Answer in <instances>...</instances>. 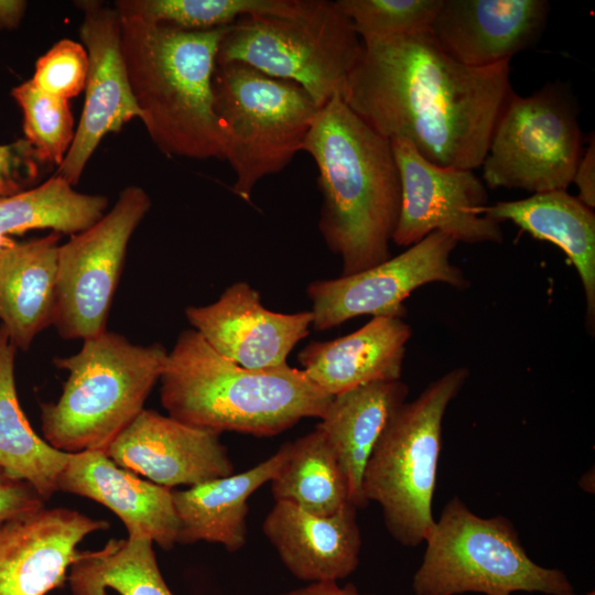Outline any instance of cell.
Masks as SVG:
<instances>
[{"mask_svg":"<svg viewBox=\"0 0 595 595\" xmlns=\"http://www.w3.org/2000/svg\"><path fill=\"white\" fill-rule=\"evenodd\" d=\"M512 94L510 61L466 66L424 31L361 41L342 98L380 136L408 140L436 165L475 171Z\"/></svg>","mask_w":595,"mask_h":595,"instance_id":"6da1fadb","label":"cell"},{"mask_svg":"<svg viewBox=\"0 0 595 595\" xmlns=\"http://www.w3.org/2000/svg\"><path fill=\"white\" fill-rule=\"evenodd\" d=\"M302 151L317 166L318 229L327 248L340 258L342 275L391 258L401 183L390 140L337 95L320 108Z\"/></svg>","mask_w":595,"mask_h":595,"instance_id":"7a4b0ae2","label":"cell"},{"mask_svg":"<svg viewBox=\"0 0 595 595\" xmlns=\"http://www.w3.org/2000/svg\"><path fill=\"white\" fill-rule=\"evenodd\" d=\"M160 398L169 415L191 426L273 436L305 418L322 419L332 396L289 364L247 369L214 350L195 329L167 351Z\"/></svg>","mask_w":595,"mask_h":595,"instance_id":"3957f363","label":"cell"},{"mask_svg":"<svg viewBox=\"0 0 595 595\" xmlns=\"http://www.w3.org/2000/svg\"><path fill=\"white\" fill-rule=\"evenodd\" d=\"M120 22L129 83L155 147L170 158L224 160L213 75L230 25L186 31L125 15Z\"/></svg>","mask_w":595,"mask_h":595,"instance_id":"277c9868","label":"cell"},{"mask_svg":"<svg viewBox=\"0 0 595 595\" xmlns=\"http://www.w3.org/2000/svg\"><path fill=\"white\" fill-rule=\"evenodd\" d=\"M166 356L159 343L136 345L106 329L75 355L54 358L68 377L60 398L41 404L44 440L66 453H105L144 409Z\"/></svg>","mask_w":595,"mask_h":595,"instance_id":"5b68a950","label":"cell"},{"mask_svg":"<svg viewBox=\"0 0 595 595\" xmlns=\"http://www.w3.org/2000/svg\"><path fill=\"white\" fill-rule=\"evenodd\" d=\"M455 367L432 381L414 400L392 414L363 476V496L380 506L386 529L403 547L423 543L435 519L432 512L442 452L443 419L467 379Z\"/></svg>","mask_w":595,"mask_h":595,"instance_id":"8992f818","label":"cell"},{"mask_svg":"<svg viewBox=\"0 0 595 595\" xmlns=\"http://www.w3.org/2000/svg\"><path fill=\"white\" fill-rule=\"evenodd\" d=\"M423 543L413 595L575 594L565 572L529 556L508 518L480 517L458 497L445 504Z\"/></svg>","mask_w":595,"mask_h":595,"instance_id":"52a82bcc","label":"cell"},{"mask_svg":"<svg viewBox=\"0 0 595 595\" xmlns=\"http://www.w3.org/2000/svg\"><path fill=\"white\" fill-rule=\"evenodd\" d=\"M361 40L336 1L296 0L280 14L248 15L220 41L216 65L238 62L301 86L318 108L343 96Z\"/></svg>","mask_w":595,"mask_h":595,"instance_id":"ba28073f","label":"cell"},{"mask_svg":"<svg viewBox=\"0 0 595 595\" xmlns=\"http://www.w3.org/2000/svg\"><path fill=\"white\" fill-rule=\"evenodd\" d=\"M213 94L224 160L235 173L232 191L249 202L261 178L302 151L320 108L298 84L238 62L216 65Z\"/></svg>","mask_w":595,"mask_h":595,"instance_id":"9c48e42d","label":"cell"},{"mask_svg":"<svg viewBox=\"0 0 595 595\" xmlns=\"http://www.w3.org/2000/svg\"><path fill=\"white\" fill-rule=\"evenodd\" d=\"M578 113L569 84L548 83L526 97L513 91L482 164L484 184L533 194L566 191L583 154Z\"/></svg>","mask_w":595,"mask_h":595,"instance_id":"30bf717a","label":"cell"},{"mask_svg":"<svg viewBox=\"0 0 595 595\" xmlns=\"http://www.w3.org/2000/svg\"><path fill=\"white\" fill-rule=\"evenodd\" d=\"M150 207L142 187L127 186L98 221L60 245L53 325L63 338L106 331L130 238Z\"/></svg>","mask_w":595,"mask_h":595,"instance_id":"8fae6325","label":"cell"},{"mask_svg":"<svg viewBox=\"0 0 595 595\" xmlns=\"http://www.w3.org/2000/svg\"><path fill=\"white\" fill-rule=\"evenodd\" d=\"M456 245L450 236L434 231L375 267L311 282L306 295L312 303V327L326 331L364 315L403 318L404 301L430 283L467 289L468 279L451 261Z\"/></svg>","mask_w":595,"mask_h":595,"instance_id":"7c38bea8","label":"cell"},{"mask_svg":"<svg viewBox=\"0 0 595 595\" xmlns=\"http://www.w3.org/2000/svg\"><path fill=\"white\" fill-rule=\"evenodd\" d=\"M390 143L401 183L392 242L410 247L439 231L457 244H501L500 223L477 213L488 193L474 170L436 165L404 139Z\"/></svg>","mask_w":595,"mask_h":595,"instance_id":"4fadbf2b","label":"cell"},{"mask_svg":"<svg viewBox=\"0 0 595 595\" xmlns=\"http://www.w3.org/2000/svg\"><path fill=\"white\" fill-rule=\"evenodd\" d=\"M76 6L83 12L79 35L88 55L85 102L72 145L56 173L74 186L105 136L140 119L123 60L118 11L100 1H78Z\"/></svg>","mask_w":595,"mask_h":595,"instance_id":"5bb4252c","label":"cell"},{"mask_svg":"<svg viewBox=\"0 0 595 595\" xmlns=\"http://www.w3.org/2000/svg\"><path fill=\"white\" fill-rule=\"evenodd\" d=\"M105 454L120 467L172 489L234 474L220 433L143 409Z\"/></svg>","mask_w":595,"mask_h":595,"instance_id":"9a60e30c","label":"cell"},{"mask_svg":"<svg viewBox=\"0 0 595 595\" xmlns=\"http://www.w3.org/2000/svg\"><path fill=\"white\" fill-rule=\"evenodd\" d=\"M185 316L214 350L247 369L288 364V356L310 334L313 322L311 311L268 310L259 292L245 281L226 288L210 304L187 306Z\"/></svg>","mask_w":595,"mask_h":595,"instance_id":"2e32d148","label":"cell"},{"mask_svg":"<svg viewBox=\"0 0 595 595\" xmlns=\"http://www.w3.org/2000/svg\"><path fill=\"white\" fill-rule=\"evenodd\" d=\"M109 523L67 508H41L0 527V595H45L67 581L86 536Z\"/></svg>","mask_w":595,"mask_h":595,"instance_id":"e0dca14e","label":"cell"},{"mask_svg":"<svg viewBox=\"0 0 595 595\" xmlns=\"http://www.w3.org/2000/svg\"><path fill=\"white\" fill-rule=\"evenodd\" d=\"M549 13L547 0H443L430 31L458 63L487 67L533 46Z\"/></svg>","mask_w":595,"mask_h":595,"instance_id":"ac0fdd59","label":"cell"},{"mask_svg":"<svg viewBox=\"0 0 595 595\" xmlns=\"http://www.w3.org/2000/svg\"><path fill=\"white\" fill-rule=\"evenodd\" d=\"M353 504L318 516L288 501H275L262 523V532L285 569L310 583L338 582L359 565L363 545Z\"/></svg>","mask_w":595,"mask_h":595,"instance_id":"d6986e66","label":"cell"},{"mask_svg":"<svg viewBox=\"0 0 595 595\" xmlns=\"http://www.w3.org/2000/svg\"><path fill=\"white\" fill-rule=\"evenodd\" d=\"M57 490L104 505L123 522L130 538L150 539L163 550L177 543L172 489L140 479L101 451L69 453Z\"/></svg>","mask_w":595,"mask_h":595,"instance_id":"ffe728a7","label":"cell"},{"mask_svg":"<svg viewBox=\"0 0 595 595\" xmlns=\"http://www.w3.org/2000/svg\"><path fill=\"white\" fill-rule=\"evenodd\" d=\"M411 336L403 318L377 316L346 336L309 343L298 361L318 388L334 397L367 383L400 380Z\"/></svg>","mask_w":595,"mask_h":595,"instance_id":"44dd1931","label":"cell"},{"mask_svg":"<svg viewBox=\"0 0 595 595\" xmlns=\"http://www.w3.org/2000/svg\"><path fill=\"white\" fill-rule=\"evenodd\" d=\"M290 442L258 465L238 474L208 480L184 490H172L180 528L177 543L198 541L221 544L236 552L247 543L248 499L270 483L288 457Z\"/></svg>","mask_w":595,"mask_h":595,"instance_id":"7402d4cb","label":"cell"},{"mask_svg":"<svg viewBox=\"0 0 595 595\" xmlns=\"http://www.w3.org/2000/svg\"><path fill=\"white\" fill-rule=\"evenodd\" d=\"M477 213L498 223L511 221L539 240L559 247L574 266L586 301V326L595 328V214L566 191L536 193L497 202Z\"/></svg>","mask_w":595,"mask_h":595,"instance_id":"603a6c76","label":"cell"},{"mask_svg":"<svg viewBox=\"0 0 595 595\" xmlns=\"http://www.w3.org/2000/svg\"><path fill=\"white\" fill-rule=\"evenodd\" d=\"M61 235L3 248L0 257V321L10 342L28 350L35 336L53 325Z\"/></svg>","mask_w":595,"mask_h":595,"instance_id":"cb8c5ba5","label":"cell"},{"mask_svg":"<svg viewBox=\"0 0 595 595\" xmlns=\"http://www.w3.org/2000/svg\"><path fill=\"white\" fill-rule=\"evenodd\" d=\"M409 387L400 380L378 381L334 396L316 425L325 434L346 476L350 502L367 506L363 496L366 464Z\"/></svg>","mask_w":595,"mask_h":595,"instance_id":"d4e9b609","label":"cell"},{"mask_svg":"<svg viewBox=\"0 0 595 595\" xmlns=\"http://www.w3.org/2000/svg\"><path fill=\"white\" fill-rule=\"evenodd\" d=\"M15 351L0 326V469L30 484L46 500L57 490L69 453L41 439L21 409L14 379Z\"/></svg>","mask_w":595,"mask_h":595,"instance_id":"484cf974","label":"cell"},{"mask_svg":"<svg viewBox=\"0 0 595 595\" xmlns=\"http://www.w3.org/2000/svg\"><path fill=\"white\" fill-rule=\"evenodd\" d=\"M107 207L106 196L79 193L55 174L35 187L0 196V248L15 244L10 236L34 229L76 235L98 221Z\"/></svg>","mask_w":595,"mask_h":595,"instance_id":"4316f807","label":"cell"},{"mask_svg":"<svg viewBox=\"0 0 595 595\" xmlns=\"http://www.w3.org/2000/svg\"><path fill=\"white\" fill-rule=\"evenodd\" d=\"M270 486L275 501L291 502L313 515H333L351 504L346 476L317 426L290 442L288 457Z\"/></svg>","mask_w":595,"mask_h":595,"instance_id":"83f0119b","label":"cell"},{"mask_svg":"<svg viewBox=\"0 0 595 595\" xmlns=\"http://www.w3.org/2000/svg\"><path fill=\"white\" fill-rule=\"evenodd\" d=\"M72 595H174L164 581L153 542L145 538L110 539L96 551H79L67 575Z\"/></svg>","mask_w":595,"mask_h":595,"instance_id":"f1b7e54d","label":"cell"},{"mask_svg":"<svg viewBox=\"0 0 595 595\" xmlns=\"http://www.w3.org/2000/svg\"><path fill=\"white\" fill-rule=\"evenodd\" d=\"M296 0H120V15L186 31L226 28L248 15L291 11Z\"/></svg>","mask_w":595,"mask_h":595,"instance_id":"f546056e","label":"cell"},{"mask_svg":"<svg viewBox=\"0 0 595 595\" xmlns=\"http://www.w3.org/2000/svg\"><path fill=\"white\" fill-rule=\"evenodd\" d=\"M11 96L22 111L23 138L44 165L58 167L75 136L69 100L42 91L31 79L13 87Z\"/></svg>","mask_w":595,"mask_h":595,"instance_id":"4dcf8cb0","label":"cell"},{"mask_svg":"<svg viewBox=\"0 0 595 595\" xmlns=\"http://www.w3.org/2000/svg\"><path fill=\"white\" fill-rule=\"evenodd\" d=\"M361 41L430 31L443 0H337Z\"/></svg>","mask_w":595,"mask_h":595,"instance_id":"1f68e13d","label":"cell"},{"mask_svg":"<svg viewBox=\"0 0 595 595\" xmlns=\"http://www.w3.org/2000/svg\"><path fill=\"white\" fill-rule=\"evenodd\" d=\"M87 74L86 48L62 39L37 58L31 82L44 93L69 100L84 90Z\"/></svg>","mask_w":595,"mask_h":595,"instance_id":"d6a6232c","label":"cell"},{"mask_svg":"<svg viewBox=\"0 0 595 595\" xmlns=\"http://www.w3.org/2000/svg\"><path fill=\"white\" fill-rule=\"evenodd\" d=\"M42 165L24 138L0 144V196L28 190L40 177Z\"/></svg>","mask_w":595,"mask_h":595,"instance_id":"836d02e7","label":"cell"},{"mask_svg":"<svg viewBox=\"0 0 595 595\" xmlns=\"http://www.w3.org/2000/svg\"><path fill=\"white\" fill-rule=\"evenodd\" d=\"M44 507V500L28 483L0 469V527Z\"/></svg>","mask_w":595,"mask_h":595,"instance_id":"e575fe53","label":"cell"},{"mask_svg":"<svg viewBox=\"0 0 595 595\" xmlns=\"http://www.w3.org/2000/svg\"><path fill=\"white\" fill-rule=\"evenodd\" d=\"M572 183L578 190L577 198L587 207H595V138H589L586 150L583 152L575 169Z\"/></svg>","mask_w":595,"mask_h":595,"instance_id":"d590c367","label":"cell"},{"mask_svg":"<svg viewBox=\"0 0 595 595\" xmlns=\"http://www.w3.org/2000/svg\"><path fill=\"white\" fill-rule=\"evenodd\" d=\"M278 595H374L360 593L354 584L339 585L338 582L310 583L303 587L283 592Z\"/></svg>","mask_w":595,"mask_h":595,"instance_id":"8d00e7d4","label":"cell"},{"mask_svg":"<svg viewBox=\"0 0 595 595\" xmlns=\"http://www.w3.org/2000/svg\"><path fill=\"white\" fill-rule=\"evenodd\" d=\"M28 7L22 0H0V30H14L24 17Z\"/></svg>","mask_w":595,"mask_h":595,"instance_id":"74e56055","label":"cell"},{"mask_svg":"<svg viewBox=\"0 0 595 595\" xmlns=\"http://www.w3.org/2000/svg\"><path fill=\"white\" fill-rule=\"evenodd\" d=\"M574 595H576V594H574ZM581 595H595V592H594V591H589V592L584 593V594H581Z\"/></svg>","mask_w":595,"mask_h":595,"instance_id":"f35d334b","label":"cell"},{"mask_svg":"<svg viewBox=\"0 0 595 595\" xmlns=\"http://www.w3.org/2000/svg\"><path fill=\"white\" fill-rule=\"evenodd\" d=\"M2 251H3V248H0V257H1V255H2Z\"/></svg>","mask_w":595,"mask_h":595,"instance_id":"ab89813d","label":"cell"}]
</instances>
